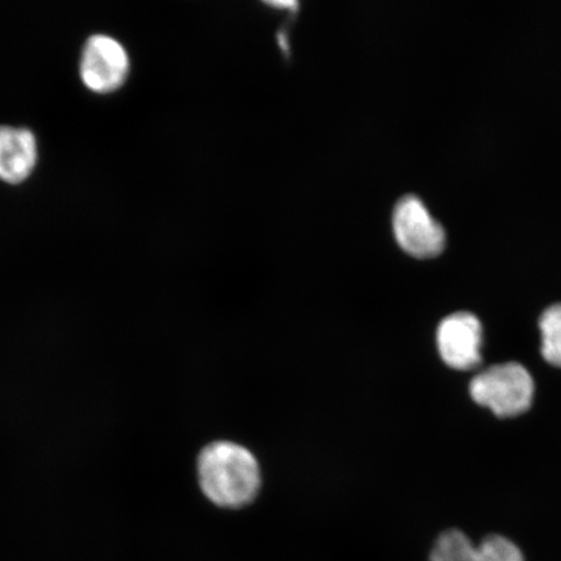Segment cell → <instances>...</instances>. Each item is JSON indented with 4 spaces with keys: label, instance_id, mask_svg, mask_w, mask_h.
I'll return each instance as SVG.
<instances>
[{
    "label": "cell",
    "instance_id": "6da1fadb",
    "mask_svg": "<svg viewBox=\"0 0 561 561\" xmlns=\"http://www.w3.org/2000/svg\"><path fill=\"white\" fill-rule=\"evenodd\" d=\"M198 477L203 493L217 506L240 508L261 489V468L248 448L233 442H215L199 455Z\"/></svg>",
    "mask_w": 561,
    "mask_h": 561
},
{
    "label": "cell",
    "instance_id": "7a4b0ae2",
    "mask_svg": "<svg viewBox=\"0 0 561 561\" xmlns=\"http://www.w3.org/2000/svg\"><path fill=\"white\" fill-rule=\"evenodd\" d=\"M469 392L477 404L486 407L495 416L515 417L530 409L535 381L522 364H496L473 378Z\"/></svg>",
    "mask_w": 561,
    "mask_h": 561
},
{
    "label": "cell",
    "instance_id": "3957f363",
    "mask_svg": "<svg viewBox=\"0 0 561 561\" xmlns=\"http://www.w3.org/2000/svg\"><path fill=\"white\" fill-rule=\"evenodd\" d=\"M392 229L398 244L413 257H436L446 248L444 226L416 195H405L397 203Z\"/></svg>",
    "mask_w": 561,
    "mask_h": 561
},
{
    "label": "cell",
    "instance_id": "277c9868",
    "mask_svg": "<svg viewBox=\"0 0 561 561\" xmlns=\"http://www.w3.org/2000/svg\"><path fill=\"white\" fill-rule=\"evenodd\" d=\"M130 70L126 48L108 34H93L85 42L80 59L83 85L96 94H111L121 89Z\"/></svg>",
    "mask_w": 561,
    "mask_h": 561
},
{
    "label": "cell",
    "instance_id": "5b68a950",
    "mask_svg": "<svg viewBox=\"0 0 561 561\" xmlns=\"http://www.w3.org/2000/svg\"><path fill=\"white\" fill-rule=\"evenodd\" d=\"M437 345L448 367L458 370L476 368L481 363V321L466 311L447 316L438 327Z\"/></svg>",
    "mask_w": 561,
    "mask_h": 561
},
{
    "label": "cell",
    "instance_id": "8992f818",
    "mask_svg": "<svg viewBox=\"0 0 561 561\" xmlns=\"http://www.w3.org/2000/svg\"><path fill=\"white\" fill-rule=\"evenodd\" d=\"M38 163L34 133L21 126L0 125V181L19 185L30 179Z\"/></svg>",
    "mask_w": 561,
    "mask_h": 561
},
{
    "label": "cell",
    "instance_id": "52a82bcc",
    "mask_svg": "<svg viewBox=\"0 0 561 561\" xmlns=\"http://www.w3.org/2000/svg\"><path fill=\"white\" fill-rule=\"evenodd\" d=\"M477 547L465 533L447 530L434 545L431 561H476Z\"/></svg>",
    "mask_w": 561,
    "mask_h": 561
},
{
    "label": "cell",
    "instance_id": "ba28073f",
    "mask_svg": "<svg viewBox=\"0 0 561 561\" xmlns=\"http://www.w3.org/2000/svg\"><path fill=\"white\" fill-rule=\"evenodd\" d=\"M539 329L545 360L561 368V304L547 308L539 319Z\"/></svg>",
    "mask_w": 561,
    "mask_h": 561
},
{
    "label": "cell",
    "instance_id": "9c48e42d",
    "mask_svg": "<svg viewBox=\"0 0 561 561\" xmlns=\"http://www.w3.org/2000/svg\"><path fill=\"white\" fill-rule=\"evenodd\" d=\"M476 561H525L518 547L502 536H490L477 546Z\"/></svg>",
    "mask_w": 561,
    "mask_h": 561
},
{
    "label": "cell",
    "instance_id": "30bf717a",
    "mask_svg": "<svg viewBox=\"0 0 561 561\" xmlns=\"http://www.w3.org/2000/svg\"><path fill=\"white\" fill-rule=\"evenodd\" d=\"M272 7H277V9H287L291 11H296L298 3L297 2H268Z\"/></svg>",
    "mask_w": 561,
    "mask_h": 561
}]
</instances>
